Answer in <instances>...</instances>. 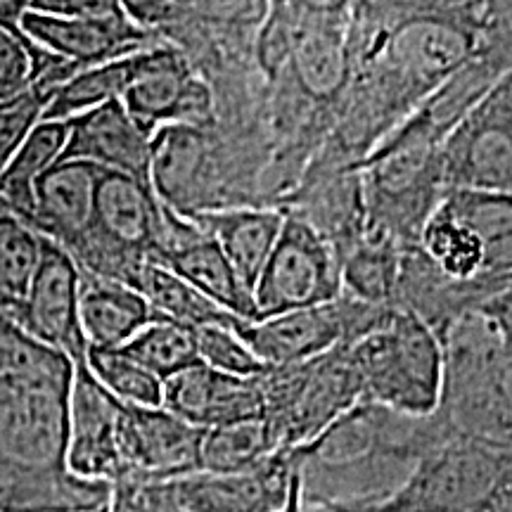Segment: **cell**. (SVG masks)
I'll list each match as a JSON object with an SVG mask.
<instances>
[{
  "label": "cell",
  "instance_id": "cell-39",
  "mask_svg": "<svg viewBox=\"0 0 512 512\" xmlns=\"http://www.w3.org/2000/svg\"><path fill=\"white\" fill-rule=\"evenodd\" d=\"M119 5L131 22H136L143 29L157 31V34H162L181 17V12L171 5V0H119Z\"/></svg>",
  "mask_w": 512,
  "mask_h": 512
},
{
  "label": "cell",
  "instance_id": "cell-2",
  "mask_svg": "<svg viewBox=\"0 0 512 512\" xmlns=\"http://www.w3.org/2000/svg\"><path fill=\"white\" fill-rule=\"evenodd\" d=\"M76 363L0 316V489L64 465Z\"/></svg>",
  "mask_w": 512,
  "mask_h": 512
},
{
  "label": "cell",
  "instance_id": "cell-35",
  "mask_svg": "<svg viewBox=\"0 0 512 512\" xmlns=\"http://www.w3.org/2000/svg\"><path fill=\"white\" fill-rule=\"evenodd\" d=\"M50 93H53L50 88L34 86L15 98L0 102V174L12 162V157L17 155V150L29 138L38 121L43 119Z\"/></svg>",
  "mask_w": 512,
  "mask_h": 512
},
{
  "label": "cell",
  "instance_id": "cell-3",
  "mask_svg": "<svg viewBox=\"0 0 512 512\" xmlns=\"http://www.w3.org/2000/svg\"><path fill=\"white\" fill-rule=\"evenodd\" d=\"M363 401L406 418H432L444 389V344L425 320L406 309L392 311L349 347Z\"/></svg>",
  "mask_w": 512,
  "mask_h": 512
},
{
  "label": "cell",
  "instance_id": "cell-44",
  "mask_svg": "<svg viewBox=\"0 0 512 512\" xmlns=\"http://www.w3.org/2000/svg\"><path fill=\"white\" fill-rule=\"evenodd\" d=\"M299 501H302V484H299V489L294 491L292 501H290V505H287L285 512H299Z\"/></svg>",
  "mask_w": 512,
  "mask_h": 512
},
{
  "label": "cell",
  "instance_id": "cell-42",
  "mask_svg": "<svg viewBox=\"0 0 512 512\" xmlns=\"http://www.w3.org/2000/svg\"><path fill=\"white\" fill-rule=\"evenodd\" d=\"M299 512H375L366 503H344V501H328V498H311L302 494L299 501Z\"/></svg>",
  "mask_w": 512,
  "mask_h": 512
},
{
  "label": "cell",
  "instance_id": "cell-4",
  "mask_svg": "<svg viewBox=\"0 0 512 512\" xmlns=\"http://www.w3.org/2000/svg\"><path fill=\"white\" fill-rule=\"evenodd\" d=\"M259 382L264 420L278 451L309 444L363 401L349 347L292 366H268Z\"/></svg>",
  "mask_w": 512,
  "mask_h": 512
},
{
  "label": "cell",
  "instance_id": "cell-27",
  "mask_svg": "<svg viewBox=\"0 0 512 512\" xmlns=\"http://www.w3.org/2000/svg\"><path fill=\"white\" fill-rule=\"evenodd\" d=\"M67 138L69 121L41 119L0 174V200L19 211L24 219H29L34 211V188L38 178L60 162Z\"/></svg>",
  "mask_w": 512,
  "mask_h": 512
},
{
  "label": "cell",
  "instance_id": "cell-46",
  "mask_svg": "<svg viewBox=\"0 0 512 512\" xmlns=\"http://www.w3.org/2000/svg\"><path fill=\"white\" fill-rule=\"evenodd\" d=\"M287 505H290V503H287ZM285 510H287V508H285ZM285 510H283V512H285Z\"/></svg>",
  "mask_w": 512,
  "mask_h": 512
},
{
  "label": "cell",
  "instance_id": "cell-38",
  "mask_svg": "<svg viewBox=\"0 0 512 512\" xmlns=\"http://www.w3.org/2000/svg\"><path fill=\"white\" fill-rule=\"evenodd\" d=\"M27 10L55 17H117L119 0H27Z\"/></svg>",
  "mask_w": 512,
  "mask_h": 512
},
{
  "label": "cell",
  "instance_id": "cell-26",
  "mask_svg": "<svg viewBox=\"0 0 512 512\" xmlns=\"http://www.w3.org/2000/svg\"><path fill=\"white\" fill-rule=\"evenodd\" d=\"M43 256V235L0 200V316L15 318L27 302Z\"/></svg>",
  "mask_w": 512,
  "mask_h": 512
},
{
  "label": "cell",
  "instance_id": "cell-17",
  "mask_svg": "<svg viewBox=\"0 0 512 512\" xmlns=\"http://www.w3.org/2000/svg\"><path fill=\"white\" fill-rule=\"evenodd\" d=\"M152 261L174 271L178 278H183L223 311L242 320L259 318L254 297L240 283L226 254L192 219H185L164 207L162 238H159Z\"/></svg>",
  "mask_w": 512,
  "mask_h": 512
},
{
  "label": "cell",
  "instance_id": "cell-18",
  "mask_svg": "<svg viewBox=\"0 0 512 512\" xmlns=\"http://www.w3.org/2000/svg\"><path fill=\"white\" fill-rule=\"evenodd\" d=\"M304 221L332 247L339 264L366 238L368 209L361 169H306L297 188L278 207Z\"/></svg>",
  "mask_w": 512,
  "mask_h": 512
},
{
  "label": "cell",
  "instance_id": "cell-5",
  "mask_svg": "<svg viewBox=\"0 0 512 512\" xmlns=\"http://www.w3.org/2000/svg\"><path fill=\"white\" fill-rule=\"evenodd\" d=\"M505 472V446L446 434L415 460L387 498L366 503L375 512H486Z\"/></svg>",
  "mask_w": 512,
  "mask_h": 512
},
{
  "label": "cell",
  "instance_id": "cell-33",
  "mask_svg": "<svg viewBox=\"0 0 512 512\" xmlns=\"http://www.w3.org/2000/svg\"><path fill=\"white\" fill-rule=\"evenodd\" d=\"M86 368L124 406H162L164 382L121 349H86Z\"/></svg>",
  "mask_w": 512,
  "mask_h": 512
},
{
  "label": "cell",
  "instance_id": "cell-45",
  "mask_svg": "<svg viewBox=\"0 0 512 512\" xmlns=\"http://www.w3.org/2000/svg\"><path fill=\"white\" fill-rule=\"evenodd\" d=\"M91 512H107V505H105V508H100V510H91Z\"/></svg>",
  "mask_w": 512,
  "mask_h": 512
},
{
  "label": "cell",
  "instance_id": "cell-24",
  "mask_svg": "<svg viewBox=\"0 0 512 512\" xmlns=\"http://www.w3.org/2000/svg\"><path fill=\"white\" fill-rule=\"evenodd\" d=\"M441 202L479 240L484 278L512 283V192L448 190Z\"/></svg>",
  "mask_w": 512,
  "mask_h": 512
},
{
  "label": "cell",
  "instance_id": "cell-16",
  "mask_svg": "<svg viewBox=\"0 0 512 512\" xmlns=\"http://www.w3.org/2000/svg\"><path fill=\"white\" fill-rule=\"evenodd\" d=\"M79 290L81 268L72 254L43 238L41 264L15 325L46 347L67 354L74 363L86 358V342L79 328Z\"/></svg>",
  "mask_w": 512,
  "mask_h": 512
},
{
  "label": "cell",
  "instance_id": "cell-30",
  "mask_svg": "<svg viewBox=\"0 0 512 512\" xmlns=\"http://www.w3.org/2000/svg\"><path fill=\"white\" fill-rule=\"evenodd\" d=\"M418 247L446 278L458 280V283L486 280L479 240L463 221H458L444 207V202H439V207L422 226Z\"/></svg>",
  "mask_w": 512,
  "mask_h": 512
},
{
  "label": "cell",
  "instance_id": "cell-10",
  "mask_svg": "<svg viewBox=\"0 0 512 512\" xmlns=\"http://www.w3.org/2000/svg\"><path fill=\"white\" fill-rule=\"evenodd\" d=\"M339 294L342 268L337 254L311 226L285 214L278 242L254 287L259 318L330 304Z\"/></svg>",
  "mask_w": 512,
  "mask_h": 512
},
{
  "label": "cell",
  "instance_id": "cell-7",
  "mask_svg": "<svg viewBox=\"0 0 512 512\" xmlns=\"http://www.w3.org/2000/svg\"><path fill=\"white\" fill-rule=\"evenodd\" d=\"M396 306H373L339 294L335 302L266 316L238 320L235 330L266 366H292L318 358L387 323Z\"/></svg>",
  "mask_w": 512,
  "mask_h": 512
},
{
  "label": "cell",
  "instance_id": "cell-29",
  "mask_svg": "<svg viewBox=\"0 0 512 512\" xmlns=\"http://www.w3.org/2000/svg\"><path fill=\"white\" fill-rule=\"evenodd\" d=\"M403 249L384 235L368 233L342 264V294L373 306H396Z\"/></svg>",
  "mask_w": 512,
  "mask_h": 512
},
{
  "label": "cell",
  "instance_id": "cell-36",
  "mask_svg": "<svg viewBox=\"0 0 512 512\" xmlns=\"http://www.w3.org/2000/svg\"><path fill=\"white\" fill-rule=\"evenodd\" d=\"M171 5L181 17L238 34H256L268 12V0H171Z\"/></svg>",
  "mask_w": 512,
  "mask_h": 512
},
{
  "label": "cell",
  "instance_id": "cell-23",
  "mask_svg": "<svg viewBox=\"0 0 512 512\" xmlns=\"http://www.w3.org/2000/svg\"><path fill=\"white\" fill-rule=\"evenodd\" d=\"M157 318L131 285L81 273L79 328L86 349H121Z\"/></svg>",
  "mask_w": 512,
  "mask_h": 512
},
{
  "label": "cell",
  "instance_id": "cell-28",
  "mask_svg": "<svg viewBox=\"0 0 512 512\" xmlns=\"http://www.w3.org/2000/svg\"><path fill=\"white\" fill-rule=\"evenodd\" d=\"M133 290L143 294L157 318L174 320V323L188 325L195 330L204 328V325H233L242 320L223 311L221 306H216L211 299L157 261H147L140 268L136 280H133Z\"/></svg>",
  "mask_w": 512,
  "mask_h": 512
},
{
  "label": "cell",
  "instance_id": "cell-6",
  "mask_svg": "<svg viewBox=\"0 0 512 512\" xmlns=\"http://www.w3.org/2000/svg\"><path fill=\"white\" fill-rule=\"evenodd\" d=\"M368 209V233L401 249L415 247L420 230L446 197L441 147L377 145L358 164Z\"/></svg>",
  "mask_w": 512,
  "mask_h": 512
},
{
  "label": "cell",
  "instance_id": "cell-20",
  "mask_svg": "<svg viewBox=\"0 0 512 512\" xmlns=\"http://www.w3.org/2000/svg\"><path fill=\"white\" fill-rule=\"evenodd\" d=\"M100 176L102 169L79 159H60L50 166L34 188L31 226L74 254L93 233Z\"/></svg>",
  "mask_w": 512,
  "mask_h": 512
},
{
  "label": "cell",
  "instance_id": "cell-12",
  "mask_svg": "<svg viewBox=\"0 0 512 512\" xmlns=\"http://www.w3.org/2000/svg\"><path fill=\"white\" fill-rule=\"evenodd\" d=\"M188 512H283L302 484L292 451H275L240 472H190L169 479Z\"/></svg>",
  "mask_w": 512,
  "mask_h": 512
},
{
  "label": "cell",
  "instance_id": "cell-25",
  "mask_svg": "<svg viewBox=\"0 0 512 512\" xmlns=\"http://www.w3.org/2000/svg\"><path fill=\"white\" fill-rule=\"evenodd\" d=\"M145 53L147 48L74 72L53 88L43 119L69 121L107 102L121 100L143 67Z\"/></svg>",
  "mask_w": 512,
  "mask_h": 512
},
{
  "label": "cell",
  "instance_id": "cell-43",
  "mask_svg": "<svg viewBox=\"0 0 512 512\" xmlns=\"http://www.w3.org/2000/svg\"><path fill=\"white\" fill-rule=\"evenodd\" d=\"M486 512H512V479L505 477V472H503V482L498 486L494 503H491V508Z\"/></svg>",
  "mask_w": 512,
  "mask_h": 512
},
{
  "label": "cell",
  "instance_id": "cell-21",
  "mask_svg": "<svg viewBox=\"0 0 512 512\" xmlns=\"http://www.w3.org/2000/svg\"><path fill=\"white\" fill-rule=\"evenodd\" d=\"M150 140V133L138 126L121 100L107 102L69 119L62 159H79L150 185Z\"/></svg>",
  "mask_w": 512,
  "mask_h": 512
},
{
  "label": "cell",
  "instance_id": "cell-37",
  "mask_svg": "<svg viewBox=\"0 0 512 512\" xmlns=\"http://www.w3.org/2000/svg\"><path fill=\"white\" fill-rule=\"evenodd\" d=\"M107 512H188L176 501L169 479H121L112 486Z\"/></svg>",
  "mask_w": 512,
  "mask_h": 512
},
{
  "label": "cell",
  "instance_id": "cell-15",
  "mask_svg": "<svg viewBox=\"0 0 512 512\" xmlns=\"http://www.w3.org/2000/svg\"><path fill=\"white\" fill-rule=\"evenodd\" d=\"M19 27L36 48L62 60L72 74L164 41L162 34L138 27L126 15L55 17L24 10Z\"/></svg>",
  "mask_w": 512,
  "mask_h": 512
},
{
  "label": "cell",
  "instance_id": "cell-31",
  "mask_svg": "<svg viewBox=\"0 0 512 512\" xmlns=\"http://www.w3.org/2000/svg\"><path fill=\"white\" fill-rule=\"evenodd\" d=\"M278 451L271 427L264 418L230 422V425L204 430L200 446V470L240 472L264 463Z\"/></svg>",
  "mask_w": 512,
  "mask_h": 512
},
{
  "label": "cell",
  "instance_id": "cell-22",
  "mask_svg": "<svg viewBox=\"0 0 512 512\" xmlns=\"http://www.w3.org/2000/svg\"><path fill=\"white\" fill-rule=\"evenodd\" d=\"M209 238L216 240L240 283L254 297V287L271 256L285 214L275 207H228L190 216Z\"/></svg>",
  "mask_w": 512,
  "mask_h": 512
},
{
  "label": "cell",
  "instance_id": "cell-32",
  "mask_svg": "<svg viewBox=\"0 0 512 512\" xmlns=\"http://www.w3.org/2000/svg\"><path fill=\"white\" fill-rule=\"evenodd\" d=\"M121 351L162 382L200 363L195 328L166 318H152Z\"/></svg>",
  "mask_w": 512,
  "mask_h": 512
},
{
  "label": "cell",
  "instance_id": "cell-19",
  "mask_svg": "<svg viewBox=\"0 0 512 512\" xmlns=\"http://www.w3.org/2000/svg\"><path fill=\"white\" fill-rule=\"evenodd\" d=\"M162 406L200 430L264 418L259 375H226L204 363H195L164 382Z\"/></svg>",
  "mask_w": 512,
  "mask_h": 512
},
{
  "label": "cell",
  "instance_id": "cell-40",
  "mask_svg": "<svg viewBox=\"0 0 512 512\" xmlns=\"http://www.w3.org/2000/svg\"><path fill=\"white\" fill-rule=\"evenodd\" d=\"M351 8H354V0H268V10L325 19H347Z\"/></svg>",
  "mask_w": 512,
  "mask_h": 512
},
{
  "label": "cell",
  "instance_id": "cell-1",
  "mask_svg": "<svg viewBox=\"0 0 512 512\" xmlns=\"http://www.w3.org/2000/svg\"><path fill=\"white\" fill-rule=\"evenodd\" d=\"M347 48L349 86L313 169H358L453 74L491 57V15L484 0H354Z\"/></svg>",
  "mask_w": 512,
  "mask_h": 512
},
{
  "label": "cell",
  "instance_id": "cell-11",
  "mask_svg": "<svg viewBox=\"0 0 512 512\" xmlns=\"http://www.w3.org/2000/svg\"><path fill=\"white\" fill-rule=\"evenodd\" d=\"M121 105L150 136L164 126H216V98L209 81L166 38L147 48Z\"/></svg>",
  "mask_w": 512,
  "mask_h": 512
},
{
  "label": "cell",
  "instance_id": "cell-14",
  "mask_svg": "<svg viewBox=\"0 0 512 512\" xmlns=\"http://www.w3.org/2000/svg\"><path fill=\"white\" fill-rule=\"evenodd\" d=\"M204 430L164 406H124L119 415V448L124 479H176L200 470ZM121 482V479H119Z\"/></svg>",
  "mask_w": 512,
  "mask_h": 512
},
{
  "label": "cell",
  "instance_id": "cell-8",
  "mask_svg": "<svg viewBox=\"0 0 512 512\" xmlns=\"http://www.w3.org/2000/svg\"><path fill=\"white\" fill-rule=\"evenodd\" d=\"M150 185L178 216L230 207L226 166L216 128L164 126L150 140Z\"/></svg>",
  "mask_w": 512,
  "mask_h": 512
},
{
  "label": "cell",
  "instance_id": "cell-41",
  "mask_svg": "<svg viewBox=\"0 0 512 512\" xmlns=\"http://www.w3.org/2000/svg\"><path fill=\"white\" fill-rule=\"evenodd\" d=\"M498 332L501 342L512 351V283L498 290L477 309Z\"/></svg>",
  "mask_w": 512,
  "mask_h": 512
},
{
  "label": "cell",
  "instance_id": "cell-13",
  "mask_svg": "<svg viewBox=\"0 0 512 512\" xmlns=\"http://www.w3.org/2000/svg\"><path fill=\"white\" fill-rule=\"evenodd\" d=\"M119 415L121 403L100 387L86 363H76L64 451V465L74 477L110 486L124 479Z\"/></svg>",
  "mask_w": 512,
  "mask_h": 512
},
{
  "label": "cell",
  "instance_id": "cell-34",
  "mask_svg": "<svg viewBox=\"0 0 512 512\" xmlns=\"http://www.w3.org/2000/svg\"><path fill=\"white\" fill-rule=\"evenodd\" d=\"M197 358L204 366L226 375L256 377L268 368L249 344L238 335L233 325H204L195 330Z\"/></svg>",
  "mask_w": 512,
  "mask_h": 512
},
{
  "label": "cell",
  "instance_id": "cell-9",
  "mask_svg": "<svg viewBox=\"0 0 512 512\" xmlns=\"http://www.w3.org/2000/svg\"><path fill=\"white\" fill-rule=\"evenodd\" d=\"M448 190L512 192V72L460 119L441 145Z\"/></svg>",
  "mask_w": 512,
  "mask_h": 512
}]
</instances>
